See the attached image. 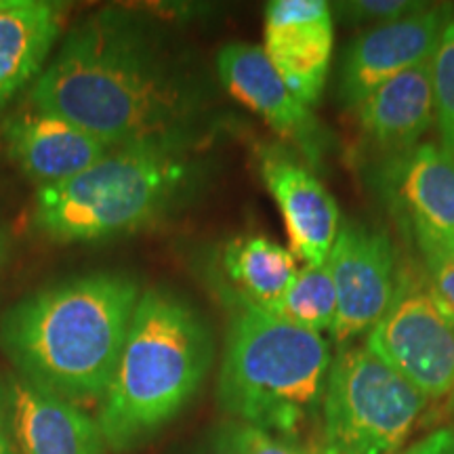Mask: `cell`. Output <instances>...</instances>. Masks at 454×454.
Listing matches in <instances>:
<instances>
[{"instance_id": "cell-1", "label": "cell", "mask_w": 454, "mask_h": 454, "mask_svg": "<svg viewBox=\"0 0 454 454\" xmlns=\"http://www.w3.org/2000/svg\"><path fill=\"white\" fill-rule=\"evenodd\" d=\"M30 101L114 150L190 147L196 114V90L162 34L127 9H101L72 27L34 81Z\"/></svg>"}, {"instance_id": "cell-2", "label": "cell", "mask_w": 454, "mask_h": 454, "mask_svg": "<svg viewBox=\"0 0 454 454\" xmlns=\"http://www.w3.org/2000/svg\"><path fill=\"white\" fill-rule=\"evenodd\" d=\"M139 299V284L121 274L55 284L3 316L0 348L36 387L74 404L101 400Z\"/></svg>"}, {"instance_id": "cell-3", "label": "cell", "mask_w": 454, "mask_h": 454, "mask_svg": "<svg viewBox=\"0 0 454 454\" xmlns=\"http://www.w3.org/2000/svg\"><path fill=\"white\" fill-rule=\"evenodd\" d=\"M211 360V334L187 301L164 288L141 293L101 397L98 425L106 446L127 452L144 444L194 397Z\"/></svg>"}, {"instance_id": "cell-4", "label": "cell", "mask_w": 454, "mask_h": 454, "mask_svg": "<svg viewBox=\"0 0 454 454\" xmlns=\"http://www.w3.org/2000/svg\"><path fill=\"white\" fill-rule=\"evenodd\" d=\"M331 364L322 334L234 301L217 400L234 421L299 440L325 402Z\"/></svg>"}, {"instance_id": "cell-5", "label": "cell", "mask_w": 454, "mask_h": 454, "mask_svg": "<svg viewBox=\"0 0 454 454\" xmlns=\"http://www.w3.org/2000/svg\"><path fill=\"white\" fill-rule=\"evenodd\" d=\"M192 181L181 145L116 147L64 184L38 187L34 223L59 242H93L154 223Z\"/></svg>"}, {"instance_id": "cell-6", "label": "cell", "mask_w": 454, "mask_h": 454, "mask_svg": "<svg viewBox=\"0 0 454 454\" xmlns=\"http://www.w3.org/2000/svg\"><path fill=\"white\" fill-rule=\"evenodd\" d=\"M427 402L366 345H343L328 372L322 444L333 454H395Z\"/></svg>"}, {"instance_id": "cell-7", "label": "cell", "mask_w": 454, "mask_h": 454, "mask_svg": "<svg viewBox=\"0 0 454 454\" xmlns=\"http://www.w3.org/2000/svg\"><path fill=\"white\" fill-rule=\"evenodd\" d=\"M364 345L427 400L454 391V316L431 294L425 274L400 271L394 299Z\"/></svg>"}, {"instance_id": "cell-8", "label": "cell", "mask_w": 454, "mask_h": 454, "mask_svg": "<svg viewBox=\"0 0 454 454\" xmlns=\"http://www.w3.org/2000/svg\"><path fill=\"white\" fill-rule=\"evenodd\" d=\"M326 263L339 301L331 337L343 348L377 326L394 299L400 271L389 236L356 221L340 223Z\"/></svg>"}, {"instance_id": "cell-9", "label": "cell", "mask_w": 454, "mask_h": 454, "mask_svg": "<svg viewBox=\"0 0 454 454\" xmlns=\"http://www.w3.org/2000/svg\"><path fill=\"white\" fill-rule=\"evenodd\" d=\"M450 20V7L425 4L417 13L391 24L362 30L340 55L337 72L340 104L356 107L379 84L429 61Z\"/></svg>"}, {"instance_id": "cell-10", "label": "cell", "mask_w": 454, "mask_h": 454, "mask_svg": "<svg viewBox=\"0 0 454 454\" xmlns=\"http://www.w3.org/2000/svg\"><path fill=\"white\" fill-rule=\"evenodd\" d=\"M219 81L231 98L257 114L274 133L291 141L308 158V167H320L326 156V130L314 112L288 89L271 66L263 47L248 43H230L217 55Z\"/></svg>"}, {"instance_id": "cell-11", "label": "cell", "mask_w": 454, "mask_h": 454, "mask_svg": "<svg viewBox=\"0 0 454 454\" xmlns=\"http://www.w3.org/2000/svg\"><path fill=\"white\" fill-rule=\"evenodd\" d=\"M263 51L305 106L325 93L334 51V17L325 0H274L265 9Z\"/></svg>"}, {"instance_id": "cell-12", "label": "cell", "mask_w": 454, "mask_h": 454, "mask_svg": "<svg viewBox=\"0 0 454 454\" xmlns=\"http://www.w3.org/2000/svg\"><path fill=\"white\" fill-rule=\"evenodd\" d=\"M385 177L421 257L454 253V156L440 145H417L389 160Z\"/></svg>"}, {"instance_id": "cell-13", "label": "cell", "mask_w": 454, "mask_h": 454, "mask_svg": "<svg viewBox=\"0 0 454 454\" xmlns=\"http://www.w3.org/2000/svg\"><path fill=\"white\" fill-rule=\"evenodd\" d=\"M261 177L286 225L291 253L303 265L326 263L340 230L331 192L308 164L278 150L261 156Z\"/></svg>"}, {"instance_id": "cell-14", "label": "cell", "mask_w": 454, "mask_h": 454, "mask_svg": "<svg viewBox=\"0 0 454 454\" xmlns=\"http://www.w3.org/2000/svg\"><path fill=\"white\" fill-rule=\"evenodd\" d=\"M3 137L9 156L38 187L78 177L114 150L67 118L34 106L3 122Z\"/></svg>"}, {"instance_id": "cell-15", "label": "cell", "mask_w": 454, "mask_h": 454, "mask_svg": "<svg viewBox=\"0 0 454 454\" xmlns=\"http://www.w3.org/2000/svg\"><path fill=\"white\" fill-rule=\"evenodd\" d=\"M17 454H106L98 421L74 402L13 377L4 391Z\"/></svg>"}, {"instance_id": "cell-16", "label": "cell", "mask_w": 454, "mask_h": 454, "mask_svg": "<svg viewBox=\"0 0 454 454\" xmlns=\"http://www.w3.org/2000/svg\"><path fill=\"white\" fill-rule=\"evenodd\" d=\"M354 112L362 137L387 160L412 152L435 122L431 59L379 84Z\"/></svg>"}, {"instance_id": "cell-17", "label": "cell", "mask_w": 454, "mask_h": 454, "mask_svg": "<svg viewBox=\"0 0 454 454\" xmlns=\"http://www.w3.org/2000/svg\"><path fill=\"white\" fill-rule=\"evenodd\" d=\"M61 17L64 7L47 0H11L0 9V106L41 76Z\"/></svg>"}, {"instance_id": "cell-18", "label": "cell", "mask_w": 454, "mask_h": 454, "mask_svg": "<svg viewBox=\"0 0 454 454\" xmlns=\"http://www.w3.org/2000/svg\"><path fill=\"white\" fill-rule=\"evenodd\" d=\"M221 270L234 301L271 314L301 268L291 248L265 236H240L225 244Z\"/></svg>"}, {"instance_id": "cell-19", "label": "cell", "mask_w": 454, "mask_h": 454, "mask_svg": "<svg viewBox=\"0 0 454 454\" xmlns=\"http://www.w3.org/2000/svg\"><path fill=\"white\" fill-rule=\"evenodd\" d=\"M337 288L328 263L303 265L271 314L311 333H331L337 320Z\"/></svg>"}, {"instance_id": "cell-20", "label": "cell", "mask_w": 454, "mask_h": 454, "mask_svg": "<svg viewBox=\"0 0 454 454\" xmlns=\"http://www.w3.org/2000/svg\"><path fill=\"white\" fill-rule=\"evenodd\" d=\"M431 84L440 147L454 156V17L442 32L438 49L431 57Z\"/></svg>"}, {"instance_id": "cell-21", "label": "cell", "mask_w": 454, "mask_h": 454, "mask_svg": "<svg viewBox=\"0 0 454 454\" xmlns=\"http://www.w3.org/2000/svg\"><path fill=\"white\" fill-rule=\"evenodd\" d=\"M423 7V3H414V0H354V3H339L334 11L345 24L364 26L366 30V27L391 24L402 17L417 13Z\"/></svg>"}, {"instance_id": "cell-22", "label": "cell", "mask_w": 454, "mask_h": 454, "mask_svg": "<svg viewBox=\"0 0 454 454\" xmlns=\"http://www.w3.org/2000/svg\"><path fill=\"white\" fill-rule=\"evenodd\" d=\"M248 425L234 419L213 425L200 442L194 446L192 454H247Z\"/></svg>"}, {"instance_id": "cell-23", "label": "cell", "mask_w": 454, "mask_h": 454, "mask_svg": "<svg viewBox=\"0 0 454 454\" xmlns=\"http://www.w3.org/2000/svg\"><path fill=\"white\" fill-rule=\"evenodd\" d=\"M423 259V274L435 301L454 316V253L427 254Z\"/></svg>"}, {"instance_id": "cell-24", "label": "cell", "mask_w": 454, "mask_h": 454, "mask_svg": "<svg viewBox=\"0 0 454 454\" xmlns=\"http://www.w3.org/2000/svg\"><path fill=\"white\" fill-rule=\"evenodd\" d=\"M247 454H316V446H305L299 440L248 427Z\"/></svg>"}, {"instance_id": "cell-25", "label": "cell", "mask_w": 454, "mask_h": 454, "mask_svg": "<svg viewBox=\"0 0 454 454\" xmlns=\"http://www.w3.org/2000/svg\"><path fill=\"white\" fill-rule=\"evenodd\" d=\"M397 454H454V427L434 431L427 438Z\"/></svg>"}, {"instance_id": "cell-26", "label": "cell", "mask_w": 454, "mask_h": 454, "mask_svg": "<svg viewBox=\"0 0 454 454\" xmlns=\"http://www.w3.org/2000/svg\"><path fill=\"white\" fill-rule=\"evenodd\" d=\"M0 454H17L13 438H11L7 406H4V394H0Z\"/></svg>"}, {"instance_id": "cell-27", "label": "cell", "mask_w": 454, "mask_h": 454, "mask_svg": "<svg viewBox=\"0 0 454 454\" xmlns=\"http://www.w3.org/2000/svg\"><path fill=\"white\" fill-rule=\"evenodd\" d=\"M316 454H333L328 448H325V444H316Z\"/></svg>"}, {"instance_id": "cell-28", "label": "cell", "mask_w": 454, "mask_h": 454, "mask_svg": "<svg viewBox=\"0 0 454 454\" xmlns=\"http://www.w3.org/2000/svg\"><path fill=\"white\" fill-rule=\"evenodd\" d=\"M3 248H4V244H3V238H0V259H3Z\"/></svg>"}]
</instances>
